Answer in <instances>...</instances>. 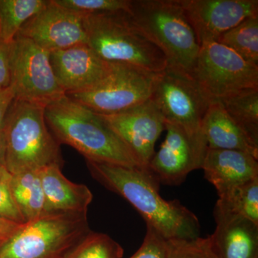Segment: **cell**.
I'll list each match as a JSON object with an SVG mask.
<instances>
[{
    "label": "cell",
    "mask_w": 258,
    "mask_h": 258,
    "mask_svg": "<svg viewBox=\"0 0 258 258\" xmlns=\"http://www.w3.org/2000/svg\"><path fill=\"white\" fill-rule=\"evenodd\" d=\"M93 179L120 195L168 240H195L200 237L198 217L179 200L161 196L159 181L149 169L126 167L86 161Z\"/></svg>",
    "instance_id": "cell-1"
},
{
    "label": "cell",
    "mask_w": 258,
    "mask_h": 258,
    "mask_svg": "<svg viewBox=\"0 0 258 258\" xmlns=\"http://www.w3.org/2000/svg\"><path fill=\"white\" fill-rule=\"evenodd\" d=\"M45 118L58 144L74 148L86 161L144 169L101 115L66 94L45 107Z\"/></svg>",
    "instance_id": "cell-2"
},
{
    "label": "cell",
    "mask_w": 258,
    "mask_h": 258,
    "mask_svg": "<svg viewBox=\"0 0 258 258\" xmlns=\"http://www.w3.org/2000/svg\"><path fill=\"white\" fill-rule=\"evenodd\" d=\"M83 17L87 44L102 60L153 74L166 69L165 56L137 27L128 11Z\"/></svg>",
    "instance_id": "cell-3"
},
{
    "label": "cell",
    "mask_w": 258,
    "mask_h": 258,
    "mask_svg": "<svg viewBox=\"0 0 258 258\" xmlns=\"http://www.w3.org/2000/svg\"><path fill=\"white\" fill-rule=\"evenodd\" d=\"M128 13L165 56L166 67L191 76L200 45L180 0H130Z\"/></svg>",
    "instance_id": "cell-4"
},
{
    "label": "cell",
    "mask_w": 258,
    "mask_h": 258,
    "mask_svg": "<svg viewBox=\"0 0 258 258\" xmlns=\"http://www.w3.org/2000/svg\"><path fill=\"white\" fill-rule=\"evenodd\" d=\"M5 167L11 174L62 165L60 144L47 127L45 107L15 99L5 118Z\"/></svg>",
    "instance_id": "cell-5"
},
{
    "label": "cell",
    "mask_w": 258,
    "mask_h": 258,
    "mask_svg": "<svg viewBox=\"0 0 258 258\" xmlns=\"http://www.w3.org/2000/svg\"><path fill=\"white\" fill-rule=\"evenodd\" d=\"M91 231L88 213H49L0 242V258H67Z\"/></svg>",
    "instance_id": "cell-6"
},
{
    "label": "cell",
    "mask_w": 258,
    "mask_h": 258,
    "mask_svg": "<svg viewBox=\"0 0 258 258\" xmlns=\"http://www.w3.org/2000/svg\"><path fill=\"white\" fill-rule=\"evenodd\" d=\"M158 74L128 64L111 63L109 73L96 86L66 95L98 114H116L150 100Z\"/></svg>",
    "instance_id": "cell-7"
},
{
    "label": "cell",
    "mask_w": 258,
    "mask_h": 258,
    "mask_svg": "<svg viewBox=\"0 0 258 258\" xmlns=\"http://www.w3.org/2000/svg\"><path fill=\"white\" fill-rule=\"evenodd\" d=\"M191 76L212 101L258 88V66L217 42L200 45Z\"/></svg>",
    "instance_id": "cell-8"
},
{
    "label": "cell",
    "mask_w": 258,
    "mask_h": 258,
    "mask_svg": "<svg viewBox=\"0 0 258 258\" xmlns=\"http://www.w3.org/2000/svg\"><path fill=\"white\" fill-rule=\"evenodd\" d=\"M10 86L15 99L46 107L64 96L56 81L50 52L17 35L10 45Z\"/></svg>",
    "instance_id": "cell-9"
},
{
    "label": "cell",
    "mask_w": 258,
    "mask_h": 258,
    "mask_svg": "<svg viewBox=\"0 0 258 258\" xmlns=\"http://www.w3.org/2000/svg\"><path fill=\"white\" fill-rule=\"evenodd\" d=\"M151 99L165 122L189 131H201L202 121L211 100L191 76L166 67L158 74Z\"/></svg>",
    "instance_id": "cell-10"
},
{
    "label": "cell",
    "mask_w": 258,
    "mask_h": 258,
    "mask_svg": "<svg viewBox=\"0 0 258 258\" xmlns=\"http://www.w3.org/2000/svg\"><path fill=\"white\" fill-rule=\"evenodd\" d=\"M165 139L149 163L159 183L171 186L184 182L191 171L202 169L208 147L202 130L189 131L165 122Z\"/></svg>",
    "instance_id": "cell-11"
},
{
    "label": "cell",
    "mask_w": 258,
    "mask_h": 258,
    "mask_svg": "<svg viewBox=\"0 0 258 258\" xmlns=\"http://www.w3.org/2000/svg\"><path fill=\"white\" fill-rule=\"evenodd\" d=\"M101 116L128 148L141 166L149 169L155 153L156 142L165 130V120L152 100L121 113Z\"/></svg>",
    "instance_id": "cell-12"
},
{
    "label": "cell",
    "mask_w": 258,
    "mask_h": 258,
    "mask_svg": "<svg viewBox=\"0 0 258 258\" xmlns=\"http://www.w3.org/2000/svg\"><path fill=\"white\" fill-rule=\"evenodd\" d=\"M199 45L216 42L241 22L258 15L257 0H180Z\"/></svg>",
    "instance_id": "cell-13"
},
{
    "label": "cell",
    "mask_w": 258,
    "mask_h": 258,
    "mask_svg": "<svg viewBox=\"0 0 258 258\" xmlns=\"http://www.w3.org/2000/svg\"><path fill=\"white\" fill-rule=\"evenodd\" d=\"M18 35L49 52L87 43L83 15L62 8L54 0L30 19Z\"/></svg>",
    "instance_id": "cell-14"
},
{
    "label": "cell",
    "mask_w": 258,
    "mask_h": 258,
    "mask_svg": "<svg viewBox=\"0 0 258 258\" xmlns=\"http://www.w3.org/2000/svg\"><path fill=\"white\" fill-rule=\"evenodd\" d=\"M50 60L64 94L91 89L106 77L111 68V63L102 60L87 43L51 52Z\"/></svg>",
    "instance_id": "cell-15"
},
{
    "label": "cell",
    "mask_w": 258,
    "mask_h": 258,
    "mask_svg": "<svg viewBox=\"0 0 258 258\" xmlns=\"http://www.w3.org/2000/svg\"><path fill=\"white\" fill-rule=\"evenodd\" d=\"M216 228L208 242L217 258H258V224L214 212Z\"/></svg>",
    "instance_id": "cell-16"
},
{
    "label": "cell",
    "mask_w": 258,
    "mask_h": 258,
    "mask_svg": "<svg viewBox=\"0 0 258 258\" xmlns=\"http://www.w3.org/2000/svg\"><path fill=\"white\" fill-rule=\"evenodd\" d=\"M258 159L236 150L208 149L202 169L217 194L258 177Z\"/></svg>",
    "instance_id": "cell-17"
},
{
    "label": "cell",
    "mask_w": 258,
    "mask_h": 258,
    "mask_svg": "<svg viewBox=\"0 0 258 258\" xmlns=\"http://www.w3.org/2000/svg\"><path fill=\"white\" fill-rule=\"evenodd\" d=\"M61 167L54 164L40 169L48 212L88 213V207L93 201L92 192L86 185L68 179Z\"/></svg>",
    "instance_id": "cell-18"
},
{
    "label": "cell",
    "mask_w": 258,
    "mask_h": 258,
    "mask_svg": "<svg viewBox=\"0 0 258 258\" xmlns=\"http://www.w3.org/2000/svg\"><path fill=\"white\" fill-rule=\"evenodd\" d=\"M201 130L209 149L240 151L258 159V147L227 114L220 101L210 103L202 121Z\"/></svg>",
    "instance_id": "cell-19"
},
{
    "label": "cell",
    "mask_w": 258,
    "mask_h": 258,
    "mask_svg": "<svg viewBox=\"0 0 258 258\" xmlns=\"http://www.w3.org/2000/svg\"><path fill=\"white\" fill-rule=\"evenodd\" d=\"M10 186L25 223L50 213L42 189L40 169L12 174Z\"/></svg>",
    "instance_id": "cell-20"
},
{
    "label": "cell",
    "mask_w": 258,
    "mask_h": 258,
    "mask_svg": "<svg viewBox=\"0 0 258 258\" xmlns=\"http://www.w3.org/2000/svg\"><path fill=\"white\" fill-rule=\"evenodd\" d=\"M236 124L258 147V88H250L219 100Z\"/></svg>",
    "instance_id": "cell-21"
},
{
    "label": "cell",
    "mask_w": 258,
    "mask_h": 258,
    "mask_svg": "<svg viewBox=\"0 0 258 258\" xmlns=\"http://www.w3.org/2000/svg\"><path fill=\"white\" fill-rule=\"evenodd\" d=\"M214 212L244 217L258 224V177L218 195Z\"/></svg>",
    "instance_id": "cell-22"
},
{
    "label": "cell",
    "mask_w": 258,
    "mask_h": 258,
    "mask_svg": "<svg viewBox=\"0 0 258 258\" xmlns=\"http://www.w3.org/2000/svg\"><path fill=\"white\" fill-rule=\"evenodd\" d=\"M50 0H0V42L10 45L20 29Z\"/></svg>",
    "instance_id": "cell-23"
},
{
    "label": "cell",
    "mask_w": 258,
    "mask_h": 258,
    "mask_svg": "<svg viewBox=\"0 0 258 258\" xmlns=\"http://www.w3.org/2000/svg\"><path fill=\"white\" fill-rule=\"evenodd\" d=\"M216 42L258 66V15L245 19L220 35Z\"/></svg>",
    "instance_id": "cell-24"
},
{
    "label": "cell",
    "mask_w": 258,
    "mask_h": 258,
    "mask_svg": "<svg viewBox=\"0 0 258 258\" xmlns=\"http://www.w3.org/2000/svg\"><path fill=\"white\" fill-rule=\"evenodd\" d=\"M123 254L121 245L109 235L91 231L67 258H122Z\"/></svg>",
    "instance_id": "cell-25"
},
{
    "label": "cell",
    "mask_w": 258,
    "mask_h": 258,
    "mask_svg": "<svg viewBox=\"0 0 258 258\" xmlns=\"http://www.w3.org/2000/svg\"><path fill=\"white\" fill-rule=\"evenodd\" d=\"M62 8L86 15L128 11L130 0H54Z\"/></svg>",
    "instance_id": "cell-26"
},
{
    "label": "cell",
    "mask_w": 258,
    "mask_h": 258,
    "mask_svg": "<svg viewBox=\"0 0 258 258\" xmlns=\"http://www.w3.org/2000/svg\"><path fill=\"white\" fill-rule=\"evenodd\" d=\"M169 242V258H217L210 249L208 237Z\"/></svg>",
    "instance_id": "cell-27"
},
{
    "label": "cell",
    "mask_w": 258,
    "mask_h": 258,
    "mask_svg": "<svg viewBox=\"0 0 258 258\" xmlns=\"http://www.w3.org/2000/svg\"><path fill=\"white\" fill-rule=\"evenodd\" d=\"M12 174L7 169L5 166L0 167V217L6 220L25 223L23 217L13 199L12 195L11 182Z\"/></svg>",
    "instance_id": "cell-28"
},
{
    "label": "cell",
    "mask_w": 258,
    "mask_h": 258,
    "mask_svg": "<svg viewBox=\"0 0 258 258\" xmlns=\"http://www.w3.org/2000/svg\"><path fill=\"white\" fill-rule=\"evenodd\" d=\"M169 240L152 226L147 225L143 243L130 258H169Z\"/></svg>",
    "instance_id": "cell-29"
},
{
    "label": "cell",
    "mask_w": 258,
    "mask_h": 258,
    "mask_svg": "<svg viewBox=\"0 0 258 258\" xmlns=\"http://www.w3.org/2000/svg\"><path fill=\"white\" fill-rule=\"evenodd\" d=\"M10 45L0 42V90L9 87L11 82Z\"/></svg>",
    "instance_id": "cell-30"
},
{
    "label": "cell",
    "mask_w": 258,
    "mask_h": 258,
    "mask_svg": "<svg viewBox=\"0 0 258 258\" xmlns=\"http://www.w3.org/2000/svg\"><path fill=\"white\" fill-rule=\"evenodd\" d=\"M15 98L14 91L11 86L0 90V131L4 128L7 113Z\"/></svg>",
    "instance_id": "cell-31"
},
{
    "label": "cell",
    "mask_w": 258,
    "mask_h": 258,
    "mask_svg": "<svg viewBox=\"0 0 258 258\" xmlns=\"http://www.w3.org/2000/svg\"><path fill=\"white\" fill-rule=\"evenodd\" d=\"M22 225L23 224L17 223V222L0 217V240L2 241L6 240Z\"/></svg>",
    "instance_id": "cell-32"
},
{
    "label": "cell",
    "mask_w": 258,
    "mask_h": 258,
    "mask_svg": "<svg viewBox=\"0 0 258 258\" xmlns=\"http://www.w3.org/2000/svg\"><path fill=\"white\" fill-rule=\"evenodd\" d=\"M5 152H6V144H5V134L3 130L0 131V167L5 166Z\"/></svg>",
    "instance_id": "cell-33"
},
{
    "label": "cell",
    "mask_w": 258,
    "mask_h": 258,
    "mask_svg": "<svg viewBox=\"0 0 258 258\" xmlns=\"http://www.w3.org/2000/svg\"><path fill=\"white\" fill-rule=\"evenodd\" d=\"M3 242V241H2L1 240H0V242Z\"/></svg>",
    "instance_id": "cell-34"
}]
</instances>
